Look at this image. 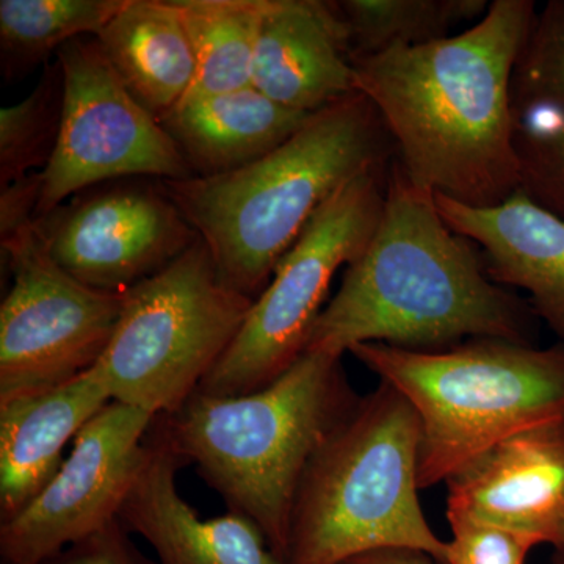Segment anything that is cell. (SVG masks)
Segmentation results:
<instances>
[{"label": "cell", "instance_id": "obj_18", "mask_svg": "<svg viewBox=\"0 0 564 564\" xmlns=\"http://www.w3.org/2000/svg\"><path fill=\"white\" fill-rule=\"evenodd\" d=\"M311 115L282 107L258 88L184 99L162 121L193 176L236 172L269 154Z\"/></svg>", "mask_w": 564, "mask_h": 564}, {"label": "cell", "instance_id": "obj_14", "mask_svg": "<svg viewBox=\"0 0 564 564\" xmlns=\"http://www.w3.org/2000/svg\"><path fill=\"white\" fill-rule=\"evenodd\" d=\"M251 85L307 115L356 93L350 36L336 3L267 0Z\"/></svg>", "mask_w": 564, "mask_h": 564}, {"label": "cell", "instance_id": "obj_25", "mask_svg": "<svg viewBox=\"0 0 564 564\" xmlns=\"http://www.w3.org/2000/svg\"><path fill=\"white\" fill-rule=\"evenodd\" d=\"M516 150L521 191L538 206L564 220V117L530 111L518 120Z\"/></svg>", "mask_w": 564, "mask_h": 564}, {"label": "cell", "instance_id": "obj_16", "mask_svg": "<svg viewBox=\"0 0 564 564\" xmlns=\"http://www.w3.org/2000/svg\"><path fill=\"white\" fill-rule=\"evenodd\" d=\"M434 202L444 221L480 248L489 278L529 293L533 314L564 344V220L521 188L488 209L441 195Z\"/></svg>", "mask_w": 564, "mask_h": 564}, {"label": "cell", "instance_id": "obj_27", "mask_svg": "<svg viewBox=\"0 0 564 564\" xmlns=\"http://www.w3.org/2000/svg\"><path fill=\"white\" fill-rule=\"evenodd\" d=\"M44 564H152L133 547L120 521L69 545Z\"/></svg>", "mask_w": 564, "mask_h": 564}, {"label": "cell", "instance_id": "obj_6", "mask_svg": "<svg viewBox=\"0 0 564 564\" xmlns=\"http://www.w3.org/2000/svg\"><path fill=\"white\" fill-rule=\"evenodd\" d=\"M348 352L414 408L421 489L445 484L514 434L564 421L563 343L473 339L432 351L361 344Z\"/></svg>", "mask_w": 564, "mask_h": 564}, {"label": "cell", "instance_id": "obj_22", "mask_svg": "<svg viewBox=\"0 0 564 564\" xmlns=\"http://www.w3.org/2000/svg\"><path fill=\"white\" fill-rule=\"evenodd\" d=\"M352 57L448 39L456 25L480 21L486 0H337Z\"/></svg>", "mask_w": 564, "mask_h": 564}, {"label": "cell", "instance_id": "obj_13", "mask_svg": "<svg viewBox=\"0 0 564 564\" xmlns=\"http://www.w3.org/2000/svg\"><path fill=\"white\" fill-rule=\"evenodd\" d=\"M445 485L447 511L564 547V421L508 437Z\"/></svg>", "mask_w": 564, "mask_h": 564}, {"label": "cell", "instance_id": "obj_24", "mask_svg": "<svg viewBox=\"0 0 564 564\" xmlns=\"http://www.w3.org/2000/svg\"><path fill=\"white\" fill-rule=\"evenodd\" d=\"M511 101L516 120L536 110L564 117V0H551L536 13L516 63Z\"/></svg>", "mask_w": 564, "mask_h": 564}, {"label": "cell", "instance_id": "obj_3", "mask_svg": "<svg viewBox=\"0 0 564 564\" xmlns=\"http://www.w3.org/2000/svg\"><path fill=\"white\" fill-rule=\"evenodd\" d=\"M395 152L380 113L356 91L243 169L162 184L223 284L256 300L323 204L364 174L386 172Z\"/></svg>", "mask_w": 564, "mask_h": 564}, {"label": "cell", "instance_id": "obj_7", "mask_svg": "<svg viewBox=\"0 0 564 564\" xmlns=\"http://www.w3.org/2000/svg\"><path fill=\"white\" fill-rule=\"evenodd\" d=\"M252 303L223 284L199 239L124 293L120 321L95 366L111 402L154 417L176 413L234 343Z\"/></svg>", "mask_w": 564, "mask_h": 564}, {"label": "cell", "instance_id": "obj_9", "mask_svg": "<svg viewBox=\"0 0 564 564\" xmlns=\"http://www.w3.org/2000/svg\"><path fill=\"white\" fill-rule=\"evenodd\" d=\"M13 282L0 306V402L58 388L102 358L124 293L77 281L50 256L35 223L0 240Z\"/></svg>", "mask_w": 564, "mask_h": 564}, {"label": "cell", "instance_id": "obj_10", "mask_svg": "<svg viewBox=\"0 0 564 564\" xmlns=\"http://www.w3.org/2000/svg\"><path fill=\"white\" fill-rule=\"evenodd\" d=\"M65 82L61 139L40 173L35 220L104 182L193 177L162 122L124 87L98 40L77 39L57 52Z\"/></svg>", "mask_w": 564, "mask_h": 564}, {"label": "cell", "instance_id": "obj_17", "mask_svg": "<svg viewBox=\"0 0 564 564\" xmlns=\"http://www.w3.org/2000/svg\"><path fill=\"white\" fill-rule=\"evenodd\" d=\"M111 402L93 367L69 383L0 402V519L32 503L62 469L63 448Z\"/></svg>", "mask_w": 564, "mask_h": 564}, {"label": "cell", "instance_id": "obj_11", "mask_svg": "<svg viewBox=\"0 0 564 564\" xmlns=\"http://www.w3.org/2000/svg\"><path fill=\"white\" fill-rule=\"evenodd\" d=\"M35 229L61 269L115 293L161 273L199 240L162 181L148 177L85 188L35 220Z\"/></svg>", "mask_w": 564, "mask_h": 564}, {"label": "cell", "instance_id": "obj_29", "mask_svg": "<svg viewBox=\"0 0 564 564\" xmlns=\"http://www.w3.org/2000/svg\"><path fill=\"white\" fill-rule=\"evenodd\" d=\"M432 556L411 549H380L356 556L344 564H436Z\"/></svg>", "mask_w": 564, "mask_h": 564}, {"label": "cell", "instance_id": "obj_8", "mask_svg": "<svg viewBox=\"0 0 564 564\" xmlns=\"http://www.w3.org/2000/svg\"><path fill=\"white\" fill-rule=\"evenodd\" d=\"M384 173L364 174L323 204L196 392L237 397L259 391L303 355L334 276L361 254L381 220Z\"/></svg>", "mask_w": 564, "mask_h": 564}, {"label": "cell", "instance_id": "obj_1", "mask_svg": "<svg viewBox=\"0 0 564 564\" xmlns=\"http://www.w3.org/2000/svg\"><path fill=\"white\" fill-rule=\"evenodd\" d=\"M534 18L532 0H494L459 35L352 57L415 187L478 209L521 188L511 84Z\"/></svg>", "mask_w": 564, "mask_h": 564}, {"label": "cell", "instance_id": "obj_4", "mask_svg": "<svg viewBox=\"0 0 564 564\" xmlns=\"http://www.w3.org/2000/svg\"><path fill=\"white\" fill-rule=\"evenodd\" d=\"M359 399L343 356L304 351L265 388L237 397L195 392L154 426L185 464L198 466L229 511L259 527L284 562L304 473Z\"/></svg>", "mask_w": 564, "mask_h": 564}, {"label": "cell", "instance_id": "obj_5", "mask_svg": "<svg viewBox=\"0 0 564 564\" xmlns=\"http://www.w3.org/2000/svg\"><path fill=\"white\" fill-rule=\"evenodd\" d=\"M421 422L381 383L318 448L296 492L284 564H344L380 549H411L447 564L448 544L419 502Z\"/></svg>", "mask_w": 564, "mask_h": 564}, {"label": "cell", "instance_id": "obj_20", "mask_svg": "<svg viewBox=\"0 0 564 564\" xmlns=\"http://www.w3.org/2000/svg\"><path fill=\"white\" fill-rule=\"evenodd\" d=\"M196 57L187 98L250 87L267 0H176Z\"/></svg>", "mask_w": 564, "mask_h": 564}, {"label": "cell", "instance_id": "obj_21", "mask_svg": "<svg viewBox=\"0 0 564 564\" xmlns=\"http://www.w3.org/2000/svg\"><path fill=\"white\" fill-rule=\"evenodd\" d=\"M126 0H0V73L28 77L69 41L98 35Z\"/></svg>", "mask_w": 564, "mask_h": 564}, {"label": "cell", "instance_id": "obj_12", "mask_svg": "<svg viewBox=\"0 0 564 564\" xmlns=\"http://www.w3.org/2000/svg\"><path fill=\"white\" fill-rule=\"evenodd\" d=\"M154 419L118 402L91 419L54 480L0 525L3 564H44L118 521L147 456Z\"/></svg>", "mask_w": 564, "mask_h": 564}, {"label": "cell", "instance_id": "obj_15", "mask_svg": "<svg viewBox=\"0 0 564 564\" xmlns=\"http://www.w3.org/2000/svg\"><path fill=\"white\" fill-rule=\"evenodd\" d=\"M184 464L152 422L147 456L118 516L124 529L141 534L161 564H284L245 516L199 518L177 491Z\"/></svg>", "mask_w": 564, "mask_h": 564}, {"label": "cell", "instance_id": "obj_23", "mask_svg": "<svg viewBox=\"0 0 564 564\" xmlns=\"http://www.w3.org/2000/svg\"><path fill=\"white\" fill-rule=\"evenodd\" d=\"M63 104L65 82L55 61L28 98L0 110V188L50 165L61 139Z\"/></svg>", "mask_w": 564, "mask_h": 564}, {"label": "cell", "instance_id": "obj_2", "mask_svg": "<svg viewBox=\"0 0 564 564\" xmlns=\"http://www.w3.org/2000/svg\"><path fill=\"white\" fill-rule=\"evenodd\" d=\"M534 318L486 273L477 245L456 234L432 192L393 163L383 215L323 307L304 351L344 356L355 345L444 350L473 339L533 344Z\"/></svg>", "mask_w": 564, "mask_h": 564}, {"label": "cell", "instance_id": "obj_26", "mask_svg": "<svg viewBox=\"0 0 564 564\" xmlns=\"http://www.w3.org/2000/svg\"><path fill=\"white\" fill-rule=\"evenodd\" d=\"M452 529L447 564H525L536 547L529 538L477 521L458 511H445Z\"/></svg>", "mask_w": 564, "mask_h": 564}, {"label": "cell", "instance_id": "obj_30", "mask_svg": "<svg viewBox=\"0 0 564 564\" xmlns=\"http://www.w3.org/2000/svg\"><path fill=\"white\" fill-rule=\"evenodd\" d=\"M552 564H564V547L555 549L552 555Z\"/></svg>", "mask_w": 564, "mask_h": 564}, {"label": "cell", "instance_id": "obj_28", "mask_svg": "<svg viewBox=\"0 0 564 564\" xmlns=\"http://www.w3.org/2000/svg\"><path fill=\"white\" fill-rule=\"evenodd\" d=\"M40 192V173L0 188V240L10 239L35 223Z\"/></svg>", "mask_w": 564, "mask_h": 564}, {"label": "cell", "instance_id": "obj_19", "mask_svg": "<svg viewBox=\"0 0 564 564\" xmlns=\"http://www.w3.org/2000/svg\"><path fill=\"white\" fill-rule=\"evenodd\" d=\"M95 39L124 87L155 120H165L187 98L196 57L176 0H126Z\"/></svg>", "mask_w": 564, "mask_h": 564}]
</instances>
